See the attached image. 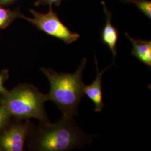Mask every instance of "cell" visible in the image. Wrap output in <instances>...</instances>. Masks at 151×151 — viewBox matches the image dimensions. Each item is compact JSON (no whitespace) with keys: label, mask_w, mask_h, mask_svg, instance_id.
Instances as JSON below:
<instances>
[{"label":"cell","mask_w":151,"mask_h":151,"mask_svg":"<svg viewBox=\"0 0 151 151\" xmlns=\"http://www.w3.org/2000/svg\"><path fill=\"white\" fill-rule=\"evenodd\" d=\"M91 139L76 123L73 117L63 116L53 123L49 121L34 125L25 147L29 151H68L81 148Z\"/></svg>","instance_id":"cell-1"},{"label":"cell","mask_w":151,"mask_h":151,"mask_svg":"<svg viewBox=\"0 0 151 151\" xmlns=\"http://www.w3.org/2000/svg\"><path fill=\"white\" fill-rule=\"evenodd\" d=\"M86 63V58H83L73 73H58L45 67L40 69L50 84L49 92L45 95L47 100L54 102L64 116L73 117L78 115V105L85 95L82 75Z\"/></svg>","instance_id":"cell-2"},{"label":"cell","mask_w":151,"mask_h":151,"mask_svg":"<svg viewBox=\"0 0 151 151\" xmlns=\"http://www.w3.org/2000/svg\"><path fill=\"white\" fill-rule=\"evenodd\" d=\"M48 101L46 95L37 87L27 83H20L4 95H0V104L17 120L35 119L39 122H48L45 109Z\"/></svg>","instance_id":"cell-3"},{"label":"cell","mask_w":151,"mask_h":151,"mask_svg":"<svg viewBox=\"0 0 151 151\" xmlns=\"http://www.w3.org/2000/svg\"><path fill=\"white\" fill-rule=\"evenodd\" d=\"M32 17H28L21 14L20 18L27 20L40 31L50 36L59 39L65 43L69 44L77 41L80 35L73 32L60 20L55 12L53 11L52 6L47 13H42L30 10Z\"/></svg>","instance_id":"cell-4"},{"label":"cell","mask_w":151,"mask_h":151,"mask_svg":"<svg viewBox=\"0 0 151 151\" xmlns=\"http://www.w3.org/2000/svg\"><path fill=\"white\" fill-rule=\"evenodd\" d=\"M34 124L30 120L12 118L0 130V151H24Z\"/></svg>","instance_id":"cell-5"},{"label":"cell","mask_w":151,"mask_h":151,"mask_svg":"<svg viewBox=\"0 0 151 151\" xmlns=\"http://www.w3.org/2000/svg\"><path fill=\"white\" fill-rule=\"evenodd\" d=\"M95 62L96 70V76L95 80L90 85H85L83 87V92L88 98L91 100L95 105V111L101 112L104 108L105 105L103 102V90H102V76L104 73L113 65H109L105 70L100 72L98 67V63L96 56Z\"/></svg>","instance_id":"cell-6"},{"label":"cell","mask_w":151,"mask_h":151,"mask_svg":"<svg viewBox=\"0 0 151 151\" xmlns=\"http://www.w3.org/2000/svg\"><path fill=\"white\" fill-rule=\"evenodd\" d=\"M104 7V11L105 12L106 19V24L103 28L101 32V39L103 43L106 45L111 52L114 57L117 55L116 44L119 38L118 31L116 28L111 23V15L107 10L105 3L103 2Z\"/></svg>","instance_id":"cell-7"},{"label":"cell","mask_w":151,"mask_h":151,"mask_svg":"<svg viewBox=\"0 0 151 151\" xmlns=\"http://www.w3.org/2000/svg\"><path fill=\"white\" fill-rule=\"evenodd\" d=\"M125 35L132 44L131 54L134 56L141 63L151 67V41L142 39H135L131 37L128 32Z\"/></svg>","instance_id":"cell-8"},{"label":"cell","mask_w":151,"mask_h":151,"mask_svg":"<svg viewBox=\"0 0 151 151\" xmlns=\"http://www.w3.org/2000/svg\"><path fill=\"white\" fill-rule=\"evenodd\" d=\"M21 14L18 10H11L0 5V29L8 27L17 18H20Z\"/></svg>","instance_id":"cell-9"},{"label":"cell","mask_w":151,"mask_h":151,"mask_svg":"<svg viewBox=\"0 0 151 151\" xmlns=\"http://www.w3.org/2000/svg\"><path fill=\"white\" fill-rule=\"evenodd\" d=\"M134 3L138 9L142 11L148 19H151V2L147 0H134Z\"/></svg>","instance_id":"cell-10"},{"label":"cell","mask_w":151,"mask_h":151,"mask_svg":"<svg viewBox=\"0 0 151 151\" xmlns=\"http://www.w3.org/2000/svg\"><path fill=\"white\" fill-rule=\"evenodd\" d=\"M10 77V72L7 69H4L0 72V95L6 94L9 90L4 86V83Z\"/></svg>","instance_id":"cell-11"},{"label":"cell","mask_w":151,"mask_h":151,"mask_svg":"<svg viewBox=\"0 0 151 151\" xmlns=\"http://www.w3.org/2000/svg\"><path fill=\"white\" fill-rule=\"evenodd\" d=\"M12 118L7 111L0 104V130L9 123Z\"/></svg>","instance_id":"cell-12"},{"label":"cell","mask_w":151,"mask_h":151,"mask_svg":"<svg viewBox=\"0 0 151 151\" xmlns=\"http://www.w3.org/2000/svg\"><path fill=\"white\" fill-rule=\"evenodd\" d=\"M62 1V0H37L35 3V5L37 6L46 5H49V6H52V5L59 6L61 4Z\"/></svg>","instance_id":"cell-13"},{"label":"cell","mask_w":151,"mask_h":151,"mask_svg":"<svg viewBox=\"0 0 151 151\" xmlns=\"http://www.w3.org/2000/svg\"><path fill=\"white\" fill-rule=\"evenodd\" d=\"M16 0H0V5L6 6L14 3Z\"/></svg>","instance_id":"cell-14"},{"label":"cell","mask_w":151,"mask_h":151,"mask_svg":"<svg viewBox=\"0 0 151 151\" xmlns=\"http://www.w3.org/2000/svg\"><path fill=\"white\" fill-rule=\"evenodd\" d=\"M126 1H129V2H132V1H134V0H126Z\"/></svg>","instance_id":"cell-15"}]
</instances>
